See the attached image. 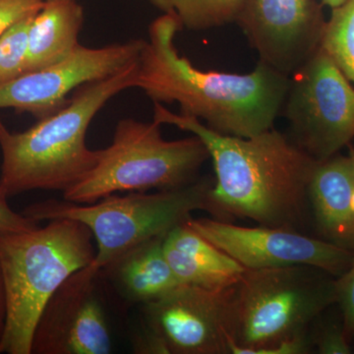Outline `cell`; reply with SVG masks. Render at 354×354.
<instances>
[{"label":"cell","mask_w":354,"mask_h":354,"mask_svg":"<svg viewBox=\"0 0 354 354\" xmlns=\"http://www.w3.org/2000/svg\"><path fill=\"white\" fill-rule=\"evenodd\" d=\"M153 120L189 132L206 146L216 172L208 212L218 220L236 216L264 227L291 228L301 221L318 160L285 135L274 128L250 138L221 134L158 102Z\"/></svg>","instance_id":"6da1fadb"},{"label":"cell","mask_w":354,"mask_h":354,"mask_svg":"<svg viewBox=\"0 0 354 354\" xmlns=\"http://www.w3.org/2000/svg\"><path fill=\"white\" fill-rule=\"evenodd\" d=\"M181 29L172 14L164 13L151 23L138 57L135 88L153 104L176 102L181 114L204 120L221 134L250 138L274 128L290 76L260 62L248 74L196 68L176 48L174 39Z\"/></svg>","instance_id":"7a4b0ae2"},{"label":"cell","mask_w":354,"mask_h":354,"mask_svg":"<svg viewBox=\"0 0 354 354\" xmlns=\"http://www.w3.org/2000/svg\"><path fill=\"white\" fill-rule=\"evenodd\" d=\"M138 59L113 75L77 88L68 104L24 132H11L0 118V194L68 190L97 160L86 137L91 122L114 95L135 88Z\"/></svg>","instance_id":"3957f363"},{"label":"cell","mask_w":354,"mask_h":354,"mask_svg":"<svg viewBox=\"0 0 354 354\" xmlns=\"http://www.w3.org/2000/svg\"><path fill=\"white\" fill-rule=\"evenodd\" d=\"M94 236L69 218L0 235V271L7 319L0 354H31L32 333L44 305L74 272L94 262Z\"/></svg>","instance_id":"277c9868"},{"label":"cell","mask_w":354,"mask_h":354,"mask_svg":"<svg viewBox=\"0 0 354 354\" xmlns=\"http://www.w3.org/2000/svg\"><path fill=\"white\" fill-rule=\"evenodd\" d=\"M337 304L335 278L310 267L246 270L228 304V354H260L297 335Z\"/></svg>","instance_id":"5b68a950"},{"label":"cell","mask_w":354,"mask_h":354,"mask_svg":"<svg viewBox=\"0 0 354 354\" xmlns=\"http://www.w3.org/2000/svg\"><path fill=\"white\" fill-rule=\"evenodd\" d=\"M208 150L195 135L167 141L160 124L133 118L118 121L113 143L97 150L95 167L64 193V200L92 204L116 193L167 190L195 183Z\"/></svg>","instance_id":"8992f818"},{"label":"cell","mask_w":354,"mask_h":354,"mask_svg":"<svg viewBox=\"0 0 354 354\" xmlns=\"http://www.w3.org/2000/svg\"><path fill=\"white\" fill-rule=\"evenodd\" d=\"M211 187L203 180L153 193L109 195L92 204L48 200L35 203L22 214L37 223L57 218L82 223L95 241L93 264L102 269L142 242L169 234L192 218L193 212L208 211Z\"/></svg>","instance_id":"52a82bcc"},{"label":"cell","mask_w":354,"mask_h":354,"mask_svg":"<svg viewBox=\"0 0 354 354\" xmlns=\"http://www.w3.org/2000/svg\"><path fill=\"white\" fill-rule=\"evenodd\" d=\"M283 109L295 143L317 160L354 139V87L321 46L290 77Z\"/></svg>","instance_id":"ba28073f"},{"label":"cell","mask_w":354,"mask_h":354,"mask_svg":"<svg viewBox=\"0 0 354 354\" xmlns=\"http://www.w3.org/2000/svg\"><path fill=\"white\" fill-rule=\"evenodd\" d=\"M187 223L246 270L310 266L339 278L353 259L354 251L295 228L241 227L218 218H190Z\"/></svg>","instance_id":"9c48e42d"},{"label":"cell","mask_w":354,"mask_h":354,"mask_svg":"<svg viewBox=\"0 0 354 354\" xmlns=\"http://www.w3.org/2000/svg\"><path fill=\"white\" fill-rule=\"evenodd\" d=\"M94 264L69 277L44 305L32 333L31 354H109L111 327Z\"/></svg>","instance_id":"30bf717a"},{"label":"cell","mask_w":354,"mask_h":354,"mask_svg":"<svg viewBox=\"0 0 354 354\" xmlns=\"http://www.w3.org/2000/svg\"><path fill=\"white\" fill-rule=\"evenodd\" d=\"M145 39L92 48L79 46L64 62L26 72L0 86V109H13L46 118L68 104V95L85 84L118 73L138 59Z\"/></svg>","instance_id":"8fae6325"},{"label":"cell","mask_w":354,"mask_h":354,"mask_svg":"<svg viewBox=\"0 0 354 354\" xmlns=\"http://www.w3.org/2000/svg\"><path fill=\"white\" fill-rule=\"evenodd\" d=\"M232 288L214 291L179 285L142 305L143 330L157 342L162 354H228Z\"/></svg>","instance_id":"7c38bea8"},{"label":"cell","mask_w":354,"mask_h":354,"mask_svg":"<svg viewBox=\"0 0 354 354\" xmlns=\"http://www.w3.org/2000/svg\"><path fill=\"white\" fill-rule=\"evenodd\" d=\"M323 6L316 0H243L235 23L260 62L290 77L321 46Z\"/></svg>","instance_id":"4fadbf2b"},{"label":"cell","mask_w":354,"mask_h":354,"mask_svg":"<svg viewBox=\"0 0 354 354\" xmlns=\"http://www.w3.org/2000/svg\"><path fill=\"white\" fill-rule=\"evenodd\" d=\"M354 152L318 160L308 188L317 227L325 241L354 251Z\"/></svg>","instance_id":"5bb4252c"},{"label":"cell","mask_w":354,"mask_h":354,"mask_svg":"<svg viewBox=\"0 0 354 354\" xmlns=\"http://www.w3.org/2000/svg\"><path fill=\"white\" fill-rule=\"evenodd\" d=\"M165 252L179 283L221 291L234 288L246 269L195 232L187 221L172 228Z\"/></svg>","instance_id":"9a60e30c"},{"label":"cell","mask_w":354,"mask_h":354,"mask_svg":"<svg viewBox=\"0 0 354 354\" xmlns=\"http://www.w3.org/2000/svg\"><path fill=\"white\" fill-rule=\"evenodd\" d=\"M167 234L142 242L100 270L125 301L146 304L180 285L165 256Z\"/></svg>","instance_id":"2e32d148"},{"label":"cell","mask_w":354,"mask_h":354,"mask_svg":"<svg viewBox=\"0 0 354 354\" xmlns=\"http://www.w3.org/2000/svg\"><path fill=\"white\" fill-rule=\"evenodd\" d=\"M84 19L78 0H44L30 26L25 73L59 64L72 55L80 46Z\"/></svg>","instance_id":"e0dca14e"},{"label":"cell","mask_w":354,"mask_h":354,"mask_svg":"<svg viewBox=\"0 0 354 354\" xmlns=\"http://www.w3.org/2000/svg\"><path fill=\"white\" fill-rule=\"evenodd\" d=\"M164 13L176 16L183 28L204 31L235 23L243 0H149Z\"/></svg>","instance_id":"ac0fdd59"},{"label":"cell","mask_w":354,"mask_h":354,"mask_svg":"<svg viewBox=\"0 0 354 354\" xmlns=\"http://www.w3.org/2000/svg\"><path fill=\"white\" fill-rule=\"evenodd\" d=\"M321 48L354 86V0L332 9Z\"/></svg>","instance_id":"d6986e66"},{"label":"cell","mask_w":354,"mask_h":354,"mask_svg":"<svg viewBox=\"0 0 354 354\" xmlns=\"http://www.w3.org/2000/svg\"><path fill=\"white\" fill-rule=\"evenodd\" d=\"M35 15L18 21L0 37V86L25 73L29 30Z\"/></svg>","instance_id":"ffe728a7"},{"label":"cell","mask_w":354,"mask_h":354,"mask_svg":"<svg viewBox=\"0 0 354 354\" xmlns=\"http://www.w3.org/2000/svg\"><path fill=\"white\" fill-rule=\"evenodd\" d=\"M337 304L342 312L344 335L349 342L354 339V255L353 262L342 276L335 278Z\"/></svg>","instance_id":"44dd1931"},{"label":"cell","mask_w":354,"mask_h":354,"mask_svg":"<svg viewBox=\"0 0 354 354\" xmlns=\"http://www.w3.org/2000/svg\"><path fill=\"white\" fill-rule=\"evenodd\" d=\"M44 0H0V37L11 26L41 10Z\"/></svg>","instance_id":"7402d4cb"},{"label":"cell","mask_w":354,"mask_h":354,"mask_svg":"<svg viewBox=\"0 0 354 354\" xmlns=\"http://www.w3.org/2000/svg\"><path fill=\"white\" fill-rule=\"evenodd\" d=\"M317 353L320 354H351L353 353L351 342L346 337L342 328L332 325L324 328L315 339Z\"/></svg>","instance_id":"603a6c76"},{"label":"cell","mask_w":354,"mask_h":354,"mask_svg":"<svg viewBox=\"0 0 354 354\" xmlns=\"http://www.w3.org/2000/svg\"><path fill=\"white\" fill-rule=\"evenodd\" d=\"M38 227L36 221L14 212L7 203V198L0 194V235L27 232Z\"/></svg>","instance_id":"cb8c5ba5"},{"label":"cell","mask_w":354,"mask_h":354,"mask_svg":"<svg viewBox=\"0 0 354 354\" xmlns=\"http://www.w3.org/2000/svg\"><path fill=\"white\" fill-rule=\"evenodd\" d=\"M7 319V306L6 290H4L3 279H2L1 271H0V346L6 332Z\"/></svg>","instance_id":"d4e9b609"},{"label":"cell","mask_w":354,"mask_h":354,"mask_svg":"<svg viewBox=\"0 0 354 354\" xmlns=\"http://www.w3.org/2000/svg\"><path fill=\"white\" fill-rule=\"evenodd\" d=\"M346 0H321L324 6H329L330 9L341 6Z\"/></svg>","instance_id":"484cf974"},{"label":"cell","mask_w":354,"mask_h":354,"mask_svg":"<svg viewBox=\"0 0 354 354\" xmlns=\"http://www.w3.org/2000/svg\"><path fill=\"white\" fill-rule=\"evenodd\" d=\"M351 212H353V215L354 216V188L353 195H351Z\"/></svg>","instance_id":"4316f807"}]
</instances>
